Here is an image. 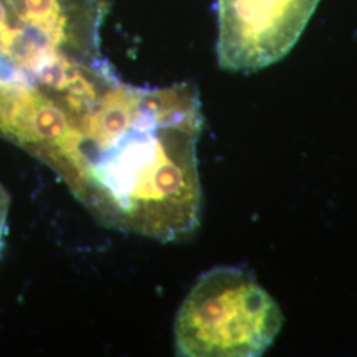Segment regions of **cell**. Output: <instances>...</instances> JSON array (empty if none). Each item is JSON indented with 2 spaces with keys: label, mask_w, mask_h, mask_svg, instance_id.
<instances>
[{
  "label": "cell",
  "mask_w": 357,
  "mask_h": 357,
  "mask_svg": "<svg viewBox=\"0 0 357 357\" xmlns=\"http://www.w3.org/2000/svg\"><path fill=\"white\" fill-rule=\"evenodd\" d=\"M203 122L199 93L190 84H126L54 172L103 225L184 241L202 220L196 146Z\"/></svg>",
  "instance_id": "1"
},
{
  "label": "cell",
  "mask_w": 357,
  "mask_h": 357,
  "mask_svg": "<svg viewBox=\"0 0 357 357\" xmlns=\"http://www.w3.org/2000/svg\"><path fill=\"white\" fill-rule=\"evenodd\" d=\"M103 0H0V138L50 162L122 79L101 50Z\"/></svg>",
  "instance_id": "2"
},
{
  "label": "cell",
  "mask_w": 357,
  "mask_h": 357,
  "mask_svg": "<svg viewBox=\"0 0 357 357\" xmlns=\"http://www.w3.org/2000/svg\"><path fill=\"white\" fill-rule=\"evenodd\" d=\"M282 326L278 303L249 268L218 266L197 278L178 308L176 354L261 356L273 345Z\"/></svg>",
  "instance_id": "3"
},
{
  "label": "cell",
  "mask_w": 357,
  "mask_h": 357,
  "mask_svg": "<svg viewBox=\"0 0 357 357\" xmlns=\"http://www.w3.org/2000/svg\"><path fill=\"white\" fill-rule=\"evenodd\" d=\"M320 0H217V60L228 72H255L282 60Z\"/></svg>",
  "instance_id": "4"
},
{
  "label": "cell",
  "mask_w": 357,
  "mask_h": 357,
  "mask_svg": "<svg viewBox=\"0 0 357 357\" xmlns=\"http://www.w3.org/2000/svg\"><path fill=\"white\" fill-rule=\"evenodd\" d=\"M8 209H10V195L7 193L6 188L0 184V250L4 245Z\"/></svg>",
  "instance_id": "5"
}]
</instances>
